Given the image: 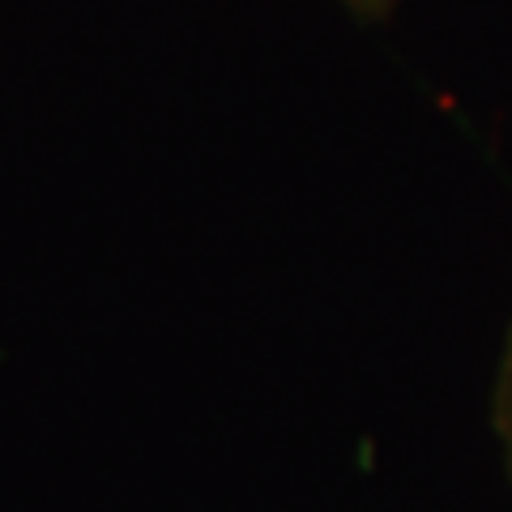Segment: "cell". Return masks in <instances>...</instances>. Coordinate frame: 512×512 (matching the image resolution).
Segmentation results:
<instances>
[{"instance_id":"1","label":"cell","mask_w":512,"mask_h":512,"mask_svg":"<svg viewBox=\"0 0 512 512\" xmlns=\"http://www.w3.org/2000/svg\"><path fill=\"white\" fill-rule=\"evenodd\" d=\"M495 431H500L504 457H508V474H512V338L504 350V367H500V384H495Z\"/></svg>"},{"instance_id":"2","label":"cell","mask_w":512,"mask_h":512,"mask_svg":"<svg viewBox=\"0 0 512 512\" xmlns=\"http://www.w3.org/2000/svg\"><path fill=\"white\" fill-rule=\"evenodd\" d=\"M350 5H359V9L372 13V9H380V5H384V0H350Z\"/></svg>"}]
</instances>
